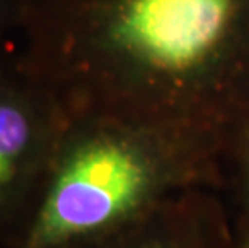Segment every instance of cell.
Here are the masks:
<instances>
[{
	"instance_id": "obj_1",
	"label": "cell",
	"mask_w": 249,
	"mask_h": 248,
	"mask_svg": "<svg viewBox=\"0 0 249 248\" xmlns=\"http://www.w3.org/2000/svg\"><path fill=\"white\" fill-rule=\"evenodd\" d=\"M160 160L129 135L100 134L65 156L31 232V248H53L135 213L155 193Z\"/></svg>"
},
{
	"instance_id": "obj_2",
	"label": "cell",
	"mask_w": 249,
	"mask_h": 248,
	"mask_svg": "<svg viewBox=\"0 0 249 248\" xmlns=\"http://www.w3.org/2000/svg\"><path fill=\"white\" fill-rule=\"evenodd\" d=\"M238 0H123L109 39L139 65L185 75L206 65L229 38Z\"/></svg>"
},
{
	"instance_id": "obj_3",
	"label": "cell",
	"mask_w": 249,
	"mask_h": 248,
	"mask_svg": "<svg viewBox=\"0 0 249 248\" xmlns=\"http://www.w3.org/2000/svg\"><path fill=\"white\" fill-rule=\"evenodd\" d=\"M34 142L33 118L12 100H0V195L12 186Z\"/></svg>"
},
{
	"instance_id": "obj_4",
	"label": "cell",
	"mask_w": 249,
	"mask_h": 248,
	"mask_svg": "<svg viewBox=\"0 0 249 248\" xmlns=\"http://www.w3.org/2000/svg\"><path fill=\"white\" fill-rule=\"evenodd\" d=\"M139 248H166V247H162V245H158V244H146V245H142Z\"/></svg>"
}]
</instances>
